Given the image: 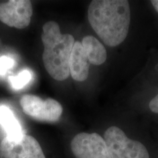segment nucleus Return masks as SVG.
Returning <instances> with one entry per match:
<instances>
[{
  "label": "nucleus",
  "mask_w": 158,
  "mask_h": 158,
  "mask_svg": "<svg viewBox=\"0 0 158 158\" xmlns=\"http://www.w3.org/2000/svg\"><path fill=\"white\" fill-rule=\"evenodd\" d=\"M92 28L105 44L115 47L127 37L130 8L127 0H94L88 8Z\"/></svg>",
  "instance_id": "nucleus-1"
},
{
  "label": "nucleus",
  "mask_w": 158,
  "mask_h": 158,
  "mask_svg": "<svg viewBox=\"0 0 158 158\" xmlns=\"http://www.w3.org/2000/svg\"><path fill=\"white\" fill-rule=\"evenodd\" d=\"M44 45L43 61L45 70L56 81H64L70 76V59L75 39L70 34H62L55 21L43 25L41 35Z\"/></svg>",
  "instance_id": "nucleus-2"
},
{
  "label": "nucleus",
  "mask_w": 158,
  "mask_h": 158,
  "mask_svg": "<svg viewBox=\"0 0 158 158\" xmlns=\"http://www.w3.org/2000/svg\"><path fill=\"white\" fill-rule=\"evenodd\" d=\"M104 140L111 158H150L143 143L130 139L123 130L116 126L106 130Z\"/></svg>",
  "instance_id": "nucleus-3"
},
{
  "label": "nucleus",
  "mask_w": 158,
  "mask_h": 158,
  "mask_svg": "<svg viewBox=\"0 0 158 158\" xmlns=\"http://www.w3.org/2000/svg\"><path fill=\"white\" fill-rule=\"evenodd\" d=\"M23 111L35 119L42 122H54L62 116V105L56 100L47 98L43 100L34 94H24L20 100Z\"/></svg>",
  "instance_id": "nucleus-4"
},
{
  "label": "nucleus",
  "mask_w": 158,
  "mask_h": 158,
  "mask_svg": "<svg viewBox=\"0 0 158 158\" xmlns=\"http://www.w3.org/2000/svg\"><path fill=\"white\" fill-rule=\"evenodd\" d=\"M0 158H45L38 141L23 134L19 138L5 136L0 143Z\"/></svg>",
  "instance_id": "nucleus-5"
},
{
  "label": "nucleus",
  "mask_w": 158,
  "mask_h": 158,
  "mask_svg": "<svg viewBox=\"0 0 158 158\" xmlns=\"http://www.w3.org/2000/svg\"><path fill=\"white\" fill-rule=\"evenodd\" d=\"M70 147L76 158H111L104 138L96 133L77 134Z\"/></svg>",
  "instance_id": "nucleus-6"
},
{
  "label": "nucleus",
  "mask_w": 158,
  "mask_h": 158,
  "mask_svg": "<svg viewBox=\"0 0 158 158\" xmlns=\"http://www.w3.org/2000/svg\"><path fill=\"white\" fill-rule=\"evenodd\" d=\"M32 13V5L29 0H10L0 3V21L10 27H27Z\"/></svg>",
  "instance_id": "nucleus-7"
},
{
  "label": "nucleus",
  "mask_w": 158,
  "mask_h": 158,
  "mask_svg": "<svg viewBox=\"0 0 158 158\" xmlns=\"http://www.w3.org/2000/svg\"><path fill=\"white\" fill-rule=\"evenodd\" d=\"M89 64L81 43L75 42L70 59V74L76 81H84L89 76Z\"/></svg>",
  "instance_id": "nucleus-8"
},
{
  "label": "nucleus",
  "mask_w": 158,
  "mask_h": 158,
  "mask_svg": "<svg viewBox=\"0 0 158 158\" xmlns=\"http://www.w3.org/2000/svg\"><path fill=\"white\" fill-rule=\"evenodd\" d=\"M81 44L90 64L101 65L106 62L107 59L106 49L98 39L89 35L83 38Z\"/></svg>",
  "instance_id": "nucleus-9"
},
{
  "label": "nucleus",
  "mask_w": 158,
  "mask_h": 158,
  "mask_svg": "<svg viewBox=\"0 0 158 158\" xmlns=\"http://www.w3.org/2000/svg\"><path fill=\"white\" fill-rule=\"evenodd\" d=\"M0 124L5 131L7 137L19 138L25 134L14 114L5 106H0Z\"/></svg>",
  "instance_id": "nucleus-10"
},
{
  "label": "nucleus",
  "mask_w": 158,
  "mask_h": 158,
  "mask_svg": "<svg viewBox=\"0 0 158 158\" xmlns=\"http://www.w3.org/2000/svg\"><path fill=\"white\" fill-rule=\"evenodd\" d=\"M31 79V73L28 70H22L17 76H10L9 81L12 88L19 90L29 84Z\"/></svg>",
  "instance_id": "nucleus-11"
},
{
  "label": "nucleus",
  "mask_w": 158,
  "mask_h": 158,
  "mask_svg": "<svg viewBox=\"0 0 158 158\" xmlns=\"http://www.w3.org/2000/svg\"><path fill=\"white\" fill-rule=\"evenodd\" d=\"M15 61L11 57L2 56L0 57V75H5L7 70L14 66Z\"/></svg>",
  "instance_id": "nucleus-12"
},
{
  "label": "nucleus",
  "mask_w": 158,
  "mask_h": 158,
  "mask_svg": "<svg viewBox=\"0 0 158 158\" xmlns=\"http://www.w3.org/2000/svg\"><path fill=\"white\" fill-rule=\"evenodd\" d=\"M149 107L154 113L158 114V94L150 101Z\"/></svg>",
  "instance_id": "nucleus-13"
},
{
  "label": "nucleus",
  "mask_w": 158,
  "mask_h": 158,
  "mask_svg": "<svg viewBox=\"0 0 158 158\" xmlns=\"http://www.w3.org/2000/svg\"><path fill=\"white\" fill-rule=\"evenodd\" d=\"M151 2L154 8H155L156 10V11L158 13V0H153Z\"/></svg>",
  "instance_id": "nucleus-14"
},
{
  "label": "nucleus",
  "mask_w": 158,
  "mask_h": 158,
  "mask_svg": "<svg viewBox=\"0 0 158 158\" xmlns=\"http://www.w3.org/2000/svg\"><path fill=\"white\" fill-rule=\"evenodd\" d=\"M2 45V41H1V40H0V46H1Z\"/></svg>",
  "instance_id": "nucleus-15"
}]
</instances>
